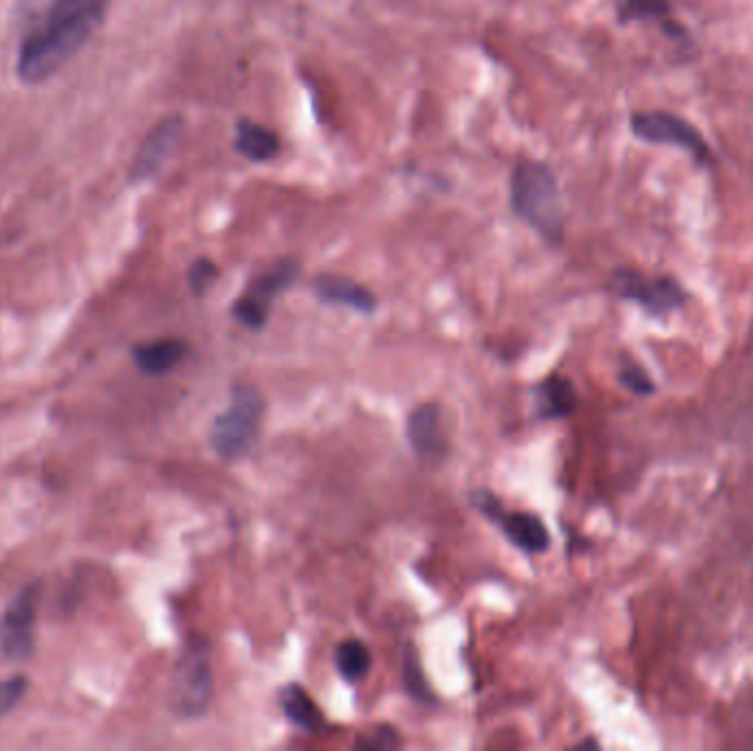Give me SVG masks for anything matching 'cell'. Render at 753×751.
I'll return each mask as SVG.
<instances>
[{
	"label": "cell",
	"mask_w": 753,
	"mask_h": 751,
	"mask_svg": "<svg viewBox=\"0 0 753 751\" xmlns=\"http://www.w3.org/2000/svg\"><path fill=\"white\" fill-rule=\"evenodd\" d=\"M335 665H337V672L348 684H357L370 672L372 654L363 641L348 639V641H342L337 646Z\"/></svg>",
	"instance_id": "e0dca14e"
},
{
	"label": "cell",
	"mask_w": 753,
	"mask_h": 751,
	"mask_svg": "<svg viewBox=\"0 0 753 751\" xmlns=\"http://www.w3.org/2000/svg\"><path fill=\"white\" fill-rule=\"evenodd\" d=\"M27 686V677H10L8 682H0V718L8 716L23 701Z\"/></svg>",
	"instance_id": "7402d4cb"
},
{
	"label": "cell",
	"mask_w": 753,
	"mask_h": 751,
	"mask_svg": "<svg viewBox=\"0 0 753 751\" xmlns=\"http://www.w3.org/2000/svg\"><path fill=\"white\" fill-rule=\"evenodd\" d=\"M265 415V399L252 386H234L228 410L220 412L209 430L214 453L225 461H239L254 447Z\"/></svg>",
	"instance_id": "3957f363"
},
{
	"label": "cell",
	"mask_w": 753,
	"mask_h": 751,
	"mask_svg": "<svg viewBox=\"0 0 753 751\" xmlns=\"http://www.w3.org/2000/svg\"><path fill=\"white\" fill-rule=\"evenodd\" d=\"M613 289L650 314H667L684 305V289L672 278H646L630 269H620L611 280Z\"/></svg>",
	"instance_id": "52a82bcc"
},
{
	"label": "cell",
	"mask_w": 753,
	"mask_h": 751,
	"mask_svg": "<svg viewBox=\"0 0 753 751\" xmlns=\"http://www.w3.org/2000/svg\"><path fill=\"white\" fill-rule=\"evenodd\" d=\"M511 207L515 216L536 230L547 243H562L564 209L556 175L549 166L532 160L515 164L511 175Z\"/></svg>",
	"instance_id": "7a4b0ae2"
},
{
	"label": "cell",
	"mask_w": 753,
	"mask_h": 751,
	"mask_svg": "<svg viewBox=\"0 0 753 751\" xmlns=\"http://www.w3.org/2000/svg\"><path fill=\"white\" fill-rule=\"evenodd\" d=\"M38 586L23 588L5 611L0 622V650L8 659L23 661L34 650V620H36Z\"/></svg>",
	"instance_id": "ba28073f"
},
{
	"label": "cell",
	"mask_w": 753,
	"mask_h": 751,
	"mask_svg": "<svg viewBox=\"0 0 753 751\" xmlns=\"http://www.w3.org/2000/svg\"><path fill=\"white\" fill-rule=\"evenodd\" d=\"M401 744L399 731L395 727L388 725H376L370 731L361 734L355 742V747L359 749H395Z\"/></svg>",
	"instance_id": "44dd1931"
},
{
	"label": "cell",
	"mask_w": 753,
	"mask_h": 751,
	"mask_svg": "<svg viewBox=\"0 0 753 751\" xmlns=\"http://www.w3.org/2000/svg\"><path fill=\"white\" fill-rule=\"evenodd\" d=\"M630 128L643 141L681 148L701 164L710 162V145L705 137L679 115L665 113V111L635 113L630 117Z\"/></svg>",
	"instance_id": "5b68a950"
},
{
	"label": "cell",
	"mask_w": 753,
	"mask_h": 751,
	"mask_svg": "<svg viewBox=\"0 0 753 751\" xmlns=\"http://www.w3.org/2000/svg\"><path fill=\"white\" fill-rule=\"evenodd\" d=\"M234 145L243 157H247L250 162H256V164L271 162L280 153L278 135L273 130L256 124V122H250V119H241L237 124Z\"/></svg>",
	"instance_id": "4fadbf2b"
},
{
	"label": "cell",
	"mask_w": 753,
	"mask_h": 751,
	"mask_svg": "<svg viewBox=\"0 0 753 751\" xmlns=\"http://www.w3.org/2000/svg\"><path fill=\"white\" fill-rule=\"evenodd\" d=\"M214 692V670L209 661V646L203 637H192L175 667L170 705L181 718H199Z\"/></svg>",
	"instance_id": "277c9868"
},
{
	"label": "cell",
	"mask_w": 753,
	"mask_h": 751,
	"mask_svg": "<svg viewBox=\"0 0 753 751\" xmlns=\"http://www.w3.org/2000/svg\"><path fill=\"white\" fill-rule=\"evenodd\" d=\"M186 357V344L181 340H155L148 344H137L132 359L145 374H166Z\"/></svg>",
	"instance_id": "5bb4252c"
},
{
	"label": "cell",
	"mask_w": 753,
	"mask_h": 751,
	"mask_svg": "<svg viewBox=\"0 0 753 751\" xmlns=\"http://www.w3.org/2000/svg\"><path fill=\"white\" fill-rule=\"evenodd\" d=\"M113 0H55L47 16L23 38L16 75L40 85L55 75L104 23Z\"/></svg>",
	"instance_id": "6da1fadb"
},
{
	"label": "cell",
	"mask_w": 753,
	"mask_h": 751,
	"mask_svg": "<svg viewBox=\"0 0 753 751\" xmlns=\"http://www.w3.org/2000/svg\"><path fill=\"white\" fill-rule=\"evenodd\" d=\"M536 404H538V415L543 419H564L573 415L577 406V393L566 378L553 374V378H549L547 382L538 386Z\"/></svg>",
	"instance_id": "2e32d148"
},
{
	"label": "cell",
	"mask_w": 753,
	"mask_h": 751,
	"mask_svg": "<svg viewBox=\"0 0 753 751\" xmlns=\"http://www.w3.org/2000/svg\"><path fill=\"white\" fill-rule=\"evenodd\" d=\"M620 380H622V384H624L626 389H630V391L637 393V395H648V393L654 391L650 378H648V374H646L637 364L624 366V370L620 372Z\"/></svg>",
	"instance_id": "603a6c76"
},
{
	"label": "cell",
	"mask_w": 753,
	"mask_h": 751,
	"mask_svg": "<svg viewBox=\"0 0 753 751\" xmlns=\"http://www.w3.org/2000/svg\"><path fill=\"white\" fill-rule=\"evenodd\" d=\"M505 536L522 551L526 553H543L551 545L549 530L545 527V522L529 511H513V513H500L496 520Z\"/></svg>",
	"instance_id": "8fae6325"
},
{
	"label": "cell",
	"mask_w": 753,
	"mask_h": 751,
	"mask_svg": "<svg viewBox=\"0 0 753 751\" xmlns=\"http://www.w3.org/2000/svg\"><path fill=\"white\" fill-rule=\"evenodd\" d=\"M408 441L414 455L425 463H438L445 457L447 441L441 425L438 404H421L410 412Z\"/></svg>",
	"instance_id": "30bf717a"
},
{
	"label": "cell",
	"mask_w": 753,
	"mask_h": 751,
	"mask_svg": "<svg viewBox=\"0 0 753 751\" xmlns=\"http://www.w3.org/2000/svg\"><path fill=\"white\" fill-rule=\"evenodd\" d=\"M404 682H406V690L410 692L412 699L417 701H432V695L427 690V684H425V677H423V670H421V663H419V657L414 652V648H408L406 650V663H404Z\"/></svg>",
	"instance_id": "d6986e66"
},
{
	"label": "cell",
	"mask_w": 753,
	"mask_h": 751,
	"mask_svg": "<svg viewBox=\"0 0 753 751\" xmlns=\"http://www.w3.org/2000/svg\"><path fill=\"white\" fill-rule=\"evenodd\" d=\"M218 267L209 258H199L188 269V284L194 295H205L207 289L216 282Z\"/></svg>",
	"instance_id": "ffe728a7"
},
{
	"label": "cell",
	"mask_w": 753,
	"mask_h": 751,
	"mask_svg": "<svg viewBox=\"0 0 753 751\" xmlns=\"http://www.w3.org/2000/svg\"><path fill=\"white\" fill-rule=\"evenodd\" d=\"M183 135V119L179 115H168L145 135L130 166L132 181H145L162 170L177 150Z\"/></svg>",
	"instance_id": "9c48e42d"
},
{
	"label": "cell",
	"mask_w": 753,
	"mask_h": 751,
	"mask_svg": "<svg viewBox=\"0 0 753 751\" xmlns=\"http://www.w3.org/2000/svg\"><path fill=\"white\" fill-rule=\"evenodd\" d=\"M622 23L630 21H669V0H626L620 10Z\"/></svg>",
	"instance_id": "ac0fdd59"
},
{
	"label": "cell",
	"mask_w": 753,
	"mask_h": 751,
	"mask_svg": "<svg viewBox=\"0 0 753 751\" xmlns=\"http://www.w3.org/2000/svg\"><path fill=\"white\" fill-rule=\"evenodd\" d=\"M297 273H299L297 263H293L291 258L278 260L269 271L254 278L247 291L243 293V297L237 300V305L232 309L234 318L247 329H254V331L263 329L269 320L271 303L284 289H289L295 282Z\"/></svg>",
	"instance_id": "8992f818"
},
{
	"label": "cell",
	"mask_w": 753,
	"mask_h": 751,
	"mask_svg": "<svg viewBox=\"0 0 753 751\" xmlns=\"http://www.w3.org/2000/svg\"><path fill=\"white\" fill-rule=\"evenodd\" d=\"M314 289H316L318 297L324 300V303H329V305L350 307L359 314H372L376 307L374 295L366 287H361L355 280L344 278V276H331V273L318 276L314 282Z\"/></svg>",
	"instance_id": "7c38bea8"
},
{
	"label": "cell",
	"mask_w": 753,
	"mask_h": 751,
	"mask_svg": "<svg viewBox=\"0 0 753 751\" xmlns=\"http://www.w3.org/2000/svg\"><path fill=\"white\" fill-rule=\"evenodd\" d=\"M280 708H282L286 721H291L297 729L320 731L324 727V716H322L320 708L316 705V701L307 695V690H303L295 684L282 688Z\"/></svg>",
	"instance_id": "9a60e30c"
}]
</instances>
